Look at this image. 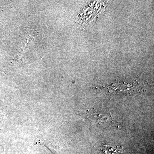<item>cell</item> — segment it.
Wrapping results in <instances>:
<instances>
[{
	"instance_id": "obj_1",
	"label": "cell",
	"mask_w": 154,
	"mask_h": 154,
	"mask_svg": "<svg viewBox=\"0 0 154 154\" xmlns=\"http://www.w3.org/2000/svg\"><path fill=\"white\" fill-rule=\"evenodd\" d=\"M101 150L105 154H115L116 152H121V148L117 146L116 149H113L109 145H105L101 148Z\"/></svg>"
}]
</instances>
